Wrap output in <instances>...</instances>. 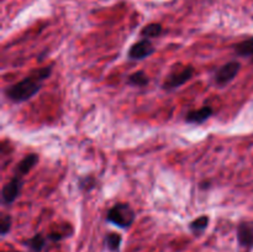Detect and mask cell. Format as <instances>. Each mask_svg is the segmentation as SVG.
Wrapping results in <instances>:
<instances>
[{
  "label": "cell",
  "instance_id": "8",
  "mask_svg": "<svg viewBox=\"0 0 253 252\" xmlns=\"http://www.w3.org/2000/svg\"><path fill=\"white\" fill-rule=\"evenodd\" d=\"M214 114L211 106H203V108L197 109V110H192L185 115V121L189 124H195V125H200V124L205 123L209 120Z\"/></svg>",
  "mask_w": 253,
  "mask_h": 252
},
{
  "label": "cell",
  "instance_id": "18",
  "mask_svg": "<svg viewBox=\"0 0 253 252\" xmlns=\"http://www.w3.org/2000/svg\"><path fill=\"white\" fill-rule=\"evenodd\" d=\"M48 240H51V241L56 242V241H59V240L63 239V236H62V234H59V232H52V234L48 235V237H47Z\"/></svg>",
  "mask_w": 253,
  "mask_h": 252
},
{
  "label": "cell",
  "instance_id": "16",
  "mask_svg": "<svg viewBox=\"0 0 253 252\" xmlns=\"http://www.w3.org/2000/svg\"><path fill=\"white\" fill-rule=\"evenodd\" d=\"M11 224H12V217L9 214H1L0 216V234L1 236H6L7 234L11 230Z\"/></svg>",
  "mask_w": 253,
  "mask_h": 252
},
{
  "label": "cell",
  "instance_id": "2",
  "mask_svg": "<svg viewBox=\"0 0 253 252\" xmlns=\"http://www.w3.org/2000/svg\"><path fill=\"white\" fill-rule=\"evenodd\" d=\"M136 219L135 210L130 204L126 203H118L110 208L106 215V220L120 229H128L133 224Z\"/></svg>",
  "mask_w": 253,
  "mask_h": 252
},
{
  "label": "cell",
  "instance_id": "12",
  "mask_svg": "<svg viewBox=\"0 0 253 252\" xmlns=\"http://www.w3.org/2000/svg\"><path fill=\"white\" fill-rule=\"evenodd\" d=\"M105 246L110 252H120L121 244H123V236L118 232H110L105 236Z\"/></svg>",
  "mask_w": 253,
  "mask_h": 252
},
{
  "label": "cell",
  "instance_id": "15",
  "mask_svg": "<svg viewBox=\"0 0 253 252\" xmlns=\"http://www.w3.org/2000/svg\"><path fill=\"white\" fill-rule=\"evenodd\" d=\"M150 79H148V76L143 71H137L135 73L130 74L127 79V84L133 86H145L147 85Z\"/></svg>",
  "mask_w": 253,
  "mask_h": 252
},
{
  "label": "cell",
  "instance_id": "13",
  "mask_svg": "<svg viewBox=\"0 0 253 252\" xmlns=\"http://www.w3.org/2000/svg\"><path fill=\"white\" fill-rule=\"evenodd\" d=\"M210 217L208 215H202V216L197 217V219L193 220L189 224V230L194 235H200L207 230V227L209 226Z\"/></svg>",
  "mask_w": 253,
  "mask_h": 252
},
{
  "label": "cell",
  "instance_id": "9",
  "mask_svg": "<svg viewBox=\"0 0 253 252\" xmlns=\"http://www.w3.org/2000/svg\"><path fill=\"white\" fill-rule=\"evenodd\" d=\"M39 160L40 157L37 153H30V155H27L26 157H24L19 163H17L16 168H15L14 170L15 173L14 175H16V177H20V178H24L25 175H26L27 173H29L30 170L37 165Z\"/></svg>",
  "mask_w": 253,
  "mask_h": 252
},
{
  "label": "cell",
  "instance_id": "7",
  "mask_svg": "<svg viewBox=\"0 0 253 252\" xmlns=\"http://www.w3.org/2000/svg\"><path fill=\"white\" fill-rule=\"evenodd\" d=\"M153 52H155V47H153L152 42L147 39H143L131 46V48L128 49L127 56L132 61H140V59H145L150 57Z\"/></svg>",
  "mask_w": 253,
  "mask_h": 252
},
{
  "label": "cell",
  "instance_id": "5",
  "mask_svg": "<svg viewBox=\"0 0 253 252\" xmlns=\"http://www.w3.org/2000/svg\"><path fill=\"white\" fill-rule=\"evenodd\" d=\"M22 189V178L14 177L5 183L1 189V203L4 205H11L19 198Z\"/></svg>",
  "mask_w": 253,
  "mask_h": 252
},
{
  "label": "cell",
  "instance_id": "4",
  "mask_svg": "<svg viewBox=\"0 0 253 252\" xmlns=\"http://www.w3.org/2000/svg\"><path fill=\"white\" fill-rule=\"evenodd\" d=\"M194 74V68L190 66L185 67L182 71H177L174 73L169 74L167 77V79L163 83V89L165 90H173V89H177L179 86H182L183 84L187 83L188 81H190Z\"/></svg>",
  "mask_w": 253,
  "mask_h": 252
},
{
  "label": "cell",
  "instance_id": "6",
  "mask_svg": "<svg viewBox=\"0 0 253 252\" xmlns=\"http://www.w3.org/2000/svg\"><path fill=\"white\" fill-rule=\"evenodd\" d=\"M237 242L241 249L246 251L253 250V221L246 220L241 221L237 226Z\"/></svg>",
  "mask_w": 253,
  "mask_h": 252
},
{
  "label": "cell",
  "instance_id": "10",
  "mask_svg": "<svg viewBox=\"0 0 253 252\" xmlns=\"http://www.w3.org/2000/svg\"><path fill=\"white\" fill-rule=\"evenodd\" d=\"M25 247H27L30 252H41L47 244V239L42 234H36L30 237L26 241L22 242Z\"/></svg>",
  "mask_w": 253,
  "mask_h": 252
},
{
  "label": "cell",
  "instance_id": "3",
  "mask_svg": "<svg viewBox=\"0 0 253 252\" xmlns=\"http://www.w3.org/2000/svg\"><path fill=\"white\" fill-rule=\"evenodd\" d=\"M240 69H241V64L237 61H230L225 63L224 66L220 67L215 73V83L220 86H224L226 84L231 83L236 76L239 74Z\"/></svg>",
  "mask_w": 253,
  "mask_h": 252
},
{
  "label": "cell",
  "instance_id": "11",
  "mask_svg": "<svg viewBox=\"0 0 253 252\" xmlns=\"http://www.w3.org/2000/svg\"><path fill=\"white\" fill-rule=\"evenodd\" d=\"M234 51L240 57H253V37L237 42L234 46Z\"/></svg>",
  "mask_w": 253,
  "mask_h": 252
},
{
  "label": "cell",
  "instance_id": "17",
  "mask_svg": "<svg viewBox=\"0 0 253 252\" xmlns=\"http://www.w3.org/2000/svg\"><path fill=\"white\" fill-rule=\"evenodd\" d=\"M96 185L95 178L91 177V175H86V177H83L79 179V188L85 192H90L91 189H94Z\"/></svg>",
  "mask_w": 253,
  "mask_h": 252
},
{
  "label": "cell",
  "instance_id": "19",
  "mask_svg": "<svg viewBox=\"0 0 253 252\" xmlns=\"http://www.w3.org/2000/svg\"><path fill=\"white\" fill-rule=\"evenodd\" d=\"M251 59H252V63H253V57H252V58H251Z\"/></svg>",
  "mask_w": 253,
  "mask_h": 252
},
{
  "label": "cell",
  "instance_id": "14",
  "mask_svg": "<svg viewBox=\"0 0 253 252\" xmlns=\"http://www.w3.org/2000/svg\"><path fill=\"white\" fill-rule=\"evenodd\" d=\"M163 32V27L162 25L158 24V22H152V24L146 25L145 27L141 31V36L143 39H155V37L161 36Z\"/></svg>",
  "mask_w": 253,
  "mask_h": 252
},
{
  "label": "cell",
  "instance_id": "1",
  "mask_svg": "<svg viewBox=\"0 0 253 252\" xmlns=\"http://www.w3.org/2000/svg\"><path fill=\"white\" fill-rule=\"evenodd\" d=\"M52 73V67L36 69L31 76L26 77L17 83L11 84L5 89V96L12 103H25L36 95L42 88V82L49 78Z\"/></svg>",
  "mask_w": 253,
  "mask_h": 252
}]
</instances>
